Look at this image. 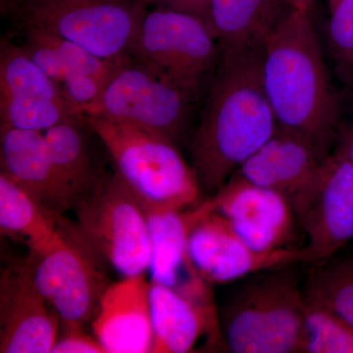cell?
Instances as JSON below:
<instances>
[{
  "label": "cell",
  "instance_id": "6da1fadb",
  "mask_svg": "<svg viewBox=\"0 0 353 353\" xmlns=\"http://www.w3.org/2000/svg\"><path fill=\"white\" fill-rule=\"evenodd\" d=\"M263 46L220 51L192 143L201 192L215 194L278 128L262 80Z\"/></svg>",
  "mask_w": 353,
  "mask_h": 353
},
{
  "label": "cell",
  "instance_id": "7a4b0ae2",
  "mask_svg": "<svg viewBox=\"0 0 353 353\" xmlns=\"http://www.w3.org/2000/svg\"><path fill=\"white\" fill-rule=\"evenodd\" d=\"M262 80L278 127L307 139L327 157L340 126L334 94L311 17V6H292L263 48Z\"/></svg>",
  "mask_w": 353,
  "mask_h": 353
},
{
  "label": "cell",
  "instance_id": "3957f363",
  "mask_svg": "<svg viewBox=\"0 0 353 353\" xmlns=\"http://www.w3.org/2000/svg\"><path fill=\"white\" fill-rule=\"evenodd\" d=\"M297 265L248 276L219 315L224 350L306 353L303 272Z\"/></svg>",
  "mask_w": 353,
  "mask_h": 353
},
{
  "label": "cell",
  "instance_id": "277c9868",
  "mask_svg": "<svg viewBox=\"0 0 353 353\" xmlns=\"http://www.w3.org/2000/svg\"><path fill=\"white\" fill-rule=\"evenodd\" d=\"M85 122L101 139L143 208L183 210L201 203V188L175 141L134 125L102 118Z\"/></svg>",
  "mask_w": 353,
  "mask_h": 353
},
{
  "label": "cell",
  "instance_id": "5b68a950",
  "mask_svg": "<svg viewBox=\"0 0 353 353\" xmlns=\"http://www.w3.org/2000/svg\"><path fill=\"white\" fill-rule=\"evenodd\" d=\"M146 7L139 0H13L6 13L22 27L54 32L95 57L129 54Z\"/></svg>",
  "mask_w": 353,
  "mask_h": 353
},
{
  "label": "cell",
  "instance_id": "8992f818",
  "mask_svg": "<svg viewBox=\"0 0 353 353\" xmlns=\"http://www.w3.org/2000/svg\"><path fill=\"white\" fill-rule=\"evenodd\" d=\"M192 95L127 54L116 58L99 97L82 113L85 120L126 123L176 143L187 125Z\"/></svg>",
  "mask_w": 353,
  "mask_h": 353
},
{
  "label": "cell",
  "instance_id": "52a82bcc",
  "mask_svg": "<svg viewBox=\"0 0 353 353\" xmlns=\"http://www.w3.org/2000/svg\"><path fill=\"white\" fill-rule=\"evenodd\" d=\"M75 223L88 245L124 277L145 274L152 240L145 210L117 172L101 175L74 203Z\"/></svg>",
  "mask_w": 353,
  "mask_h": 353
},
{
  "label": "cell",
  "instance_id": "ba28073f",
  "mask_svg": "<svg viewBox=\"0 0 353 353\" xmlns=\"http://www.w3.org/2000/svg\"><path fill=\"white\" fill-rule=\"evenodd\" d=\"M60 239L43 254L30 255L34 283L66 326L92 321L108 282L102 257L88 245L76 225L58 222Z\"/></svg>",
  "mask_w": 353,
  "mask_h": 353
},
{
  "label": "cell",
  "instance_id": "9c48e42d",
  "mask_svg": "<svg viewBox=\"0 0 353 353\" xmlns=\"http://www.w3.org/2000/svg\"><path fill=\"white\" fill-rule=\"evenodd\" d=\"M219 54L206 21L168 8L146 11L129 53L192 94Z\"/></svg>",
  "mask_w": 353,
  "mask_h": 353
},
{
  "label": "cell",
  "instance_id": "30bf717a",
  "mask_svg": "<svg viewBox=\"0 0 353 353\" xmlns=\"http://www.w3.org/2000/svg\"><path fill=\"white\" fill-rule=\"evenodd\" d=\"M305 238L301 265L318 263L353 243V163L330 153L296 208Z\"/></svg>",
  "mask_w": 353,
  "mask_h": 353
},
{
  "label": "cell",
  "instance_id": "8fae6325",
  "mask_svg": "<svg viewBox=\"0 0 353 353\" xmlns=\"http://www.w3.org/2000/svg\"><path fill=\"white\" fill-rule=\"evenodd\" d=\"M215 196L218 212L256 252L301 248L296 245L301 231L296 209L280 192L232 175Z\"/></svg>",
  "mask_w": 353,
  "mask_h": 353
},
{
  "label": "cell",
  "instance_id": "7c38bea8",
  "mask_svg": "<svg viewBox=\"0 0 353 353\" xmlns=\"http://www.w3.org/2000/svg\"><path fill=\"white\" fill-rule=\"evenodd\" d=\"M190 257L209 284H226L257 272L301 264V248L259 252L241 240L217 210L201 218L189 236Z\"/></svg>",
  "mask_w": 353,
  "mask_h": 353
},
{
  "label": "cell",
  "instance_id": "4fadbf2b",
  "mask_svg": "<svg viewBox=\"0 0 353 353\" xmlns=\"http://www.w3.org/2000/svg\"><path fill=\"white\" fill-rule=\"evenodd\" d=\"M143 206V205H141ZM215 196L183 210L143 208L152 240V261L148 271L152 282L203 303H214L209 283L192 262L189 236L192 227L203 216L217 210Z\"/></svg>",
  "mask_w": 353,
  "mask_h": 353
},
{
  "label": "cell",
  "instance_id": "5bb4252c",
  "mask_svg": "<svg viewBox=\"0 0 353 353\" xmlns=\"http://www.w3.org/2000/svg\"><path fill=\"white\" fill-rule=\"evenodd\" d=\"M60 318L43 296L29 261L15 264L0 280V352H52Z\"/></svg>",
  "mask_w": 353,
  "mask_h": 353
},
{
  "label": "cell",
  "instance_id": "9a60e30c",
  "mask_svg": "<svg viewBox=\"0 0 353 353\" xmlns=\"http://www.w3.org/2000/svg\"><path fill=\"white\" fill-rule=\"evenodd\" d=\"M90 322L106 353L152 352L150 282L145 274L109 285Z\"/></svg>",
  "mask_w": 353,
  "mask_h": 353
},
{
  "label": "cell",
  "instance_id": "2e32d148",
  "mask_svg": "<svg viewBox=\"0 0 353 353\" xmlns=\"http://www.w3.org/2000/svg\"><path fill=\"white\" fill-rule=\"evenodd\" d=\"M325 158L307 139L278 127L233 175L280 192L296 209L314 183Z\"/></svg>",
  "mask_w": 353,
  "mask_h": 353
},
{
  "label": "cell",
  "instance_id": "e0dca14e",
  "mask_svg": "<svg viewBox=\"0 0 353 353\" xmlns=\"http://www.w3.org/2000/svg\"><path fill=\"white\" fill-rule=\"evenodd\" d=\"M152 353L194 352L203 336L224 348L214 303H203L172 288L150 282Z\"/></svg>",
  "mask_w": 353,
  "mask_h": 353
},
{
  "label": "cell",
  "instance_id": "ac0fdd59",
  "mask_svg": "<svg viewBox=\"0 0 353 353\" xmlns=\"http://www.w3.org/2000/svg\"><path fill=\"white\" fill-rule=\"evenodd\" d=\"M1 131V172L41 202L58 221L73 201L58 175L43 132L6 129Z\"/></svg>",
  "mask_w": 353,
  "mask_h": 353
},
{
  "label": "cell",
  "instance_id": "d6986e66",
  "mask_svg": "<svg viewBox=\"0 0 353 353\" xmlns=\"http://www.w3.org/2000/svg\"><path fill=\"white\" fill-rule=\"evenodd\" d=\"M294 0H213L208 25L220 51L263 46Z\"/></svg>",
  "mask_w": 353,
  "mask_h": 353
},
{
  "label": "cell",
  "instance_id": "ffe728a7",
  "mask_svg": "<svg viewBox=\"0 0 353 353\" xmlns=\"http://www.w3.org/2000/svg\"><path fill=\"white\" fill-rule=\"evenodd\" d=\"M58 222L41 202L1 172L0 229L2 234L24 241L32 254H43L59 241Z\"/></svg>",
  "mask_w": 353,
  "mask_h": 353
},
{
  "label": "cell",
  "instance_id": "44dd1931",
  "mask_svg": "<svg viewBox=\"0 0 353 353\" xmlns=\"http://www.w3.org/2000/svg\"><path fill=\"white\" fill-rule=\"evenodd\" d=\"M79 125V122L70 121L43 132L51 159L73 205L94 187L101 176L90 161Z\"/></svg>",
  "mask_w": 353,
  "mask_h": 353
},
{
  "label": "cell",
  "instance_id": "7402d4cb",
  "mask_svg": "<svg viewBox=\"0 0 353 353\" xmlns=\"http://www.w3.org/2000/svg\"><path fill=\"white\" fill-rule=\"evenodd\" d=\"M303 287L306 299L353 327V252L305 266Z\"/></svg>",
  "mask_w": 353,
  "mask_h": 353
},
{
  "label": "cell",
  "instance_id": "603a6c76",
  "mask_svg": "<svg viewBox=\"0 0 353 353\" xmlns=\"http://www.w3.org/2000/svg\"><path fill=\"white\" fill-rule=\"evenodd\" d=\"M0 95L68 101L60 85L32 61L24 48L7 39H2L0 46Z\"/></svg>",
  "mask_w": 353,
  "mask_h": 353
},
{
  "label": "cell",
  "instance_id": "cb8c5ba5",
  "mask_svg": "<svg viewBox=\"0 0 353 353\" xmlns=\"http://www.w3.org/2000/svg\"><path fill=\"white\" fill-rule=\"evenodd\" d=\"M70 121L81 123L85 118L68 101L0 95V130L46 132Z\"/></svg>",
  "mask_w": 353,
  "mask_h": 353
},
{
  "label": "cell",
  "instance_id": "d4e9b609",
  "mask_svg": "<svg viewBox=\"0 0 353 353\" xmlns=\"http://www.w3.org/2000/svg\"><path fill=\"white\" fill-rule=\"evenodd\" d=\"M306 353H353V327L304 296Z\"/></svg>",
  "mask_w": 353,
  "mask_h": 353
},
{
  "label": "cell",
  "instance_id": "484cf974",
  "mask_svg": "<svg viewBox=\"0 0 353 353\" xmlns=\"http://www.w3.org/2000/svg\"><path fill=\"white\" fill-rule=\"evenodd\" d=\"M25 32L52 46L57 51L69 73L88 74L97 77L108 76L115 63L116 58L102 59L95 57L73 41L61 38L54 32L31 26H26ZM118 58V57H117Z\"/></svg>",
  "mask_w": 353,
  "mask_h": 353
},
{
  "label": "cell",
  "instance_id": "4316f807",
  "mask_svg": "<svg viewBox=\"0 0 353 353\" xmlns=\"http://www.w3.org/2000/svg\"><path fill=\"white\" fill-rule=\"evenodd\" d=\"M330 51L343 79L353 69V0H328Z\"/></svg>",
  "mask_w": 353,
  "mask_h": 353
},
{
  "label": "cell",
  "instance_id": "83f0119b",
  "mask_svg": "<svg viewBox=\"0 0 353 353\" xmlns=\"http://www.w3.org/2000/svg\"><path fill=\"white\" fill-rule=\"evenodd\" d=\"M22 48L46 75L58 85H61L68 75L69 70L52 46L26 32V43Z\"/></svg>",
  "mask_w": 353,
  "mask_h": 353
},
{
  "label": "cell",
  "instance_id": "f1b7e54d",
  "mask_svg": "<svg viewBox=\"0 0 353 353\" xmlns=\"http://www.w3.org/2000/svg\"><path fill=\"white\" fill-rule=\"evenodd\" d=\"M108 76L97 77L88 74L69 73L61 83L62 92L65 97L76 105L82 113V109L99 97Z\"/></svg>",
  "mask_w": 353,
  "mask_h": 353
},
{
  "label": "cell",
  "instance_id": "f546056e",
  "mask_svg": "<svg viewBox=\"0 0 353 353\" xmlns=\"http://www.w3.org/2000/svg\"><path fill=\"white\" fill-rule=\"evenodd\" d=\"M106 350L95 336L83 332V327L62 325L51 353H105Z\"/></svg>",
  "mask_w": 353,
  "mask_h": 353
},
{
  "label": "cell",
  "instance_id": "4dcf8cb0",
  "mask_svg": "<svg viewBox=\"0 0 353 353\" xmlns=\"http://www.w3.org/2000/svg\"><path fill=\"white\" fill-rule=\"evenodd\" d=\"M145 6L154 8H168L183 11L196 15L206 21L208 24V14L213 0H139Z\"/></svg>",
  "mask_w": 353,
  "mask_h": 353
},
{
  "label": "cell",
  "instance_id": "1f68e13d",
  "mask_svg": "<svg viewBox=\"0 0 353 353\" xmlns=\"http://www.w3.org/2000/svg\"><path fill=\"white\" fill-rule=\"evenodd\" d=\"M332 153L353 163V123H340Z\"/></svg>",
  "mask_w": 353,
  "mask_h": 353
},
{
  "label": "cell",
  "instance_id": "d6a6232c",
  "mask_svg": "<svg viewBox=\"0 0 353 353\" xmlns=\"http://www.w3.org/2000/svg\"><path fill=\"white\" fill-rule=\"evenodd\" d=\"M347 83V88H345V106H347L348 114H352L353 117V69L350 74L345 78ZM353 123V120L350 122Z\"/></svg>",
  "mask_w": 353,
  "mask_h": 353
},
{
  "label": "cell",
  "instance_id": "836d02e7",
  "mask_svg": "<svg viewBox=\"0 0 353 353\" xmlns=\"http://www.w3.org/2000/svg\"><path fill=\"white\" fill-rule=\"evenodd\" d=\"M13 0H0V8L2 12L6 13L7 8L12 3Z\"/></svg>",
  "mask_w": 353,
  "mask_h": 353
},
{
  "label": "cell",
  "instance_id": "e575fe53",
  "mask_svg": "<svg viewBox=\"0 0 353 353\" xmlns=\"http://www.w3.org/2000/svg\"><path fill=\"white\" fill-rule=\"evenodd\" d=\"M297 6H311V2L312 0H294Z\"/></svg>",
  "mask_w": 353,
  "mask_h": 353
}]
</instances>
